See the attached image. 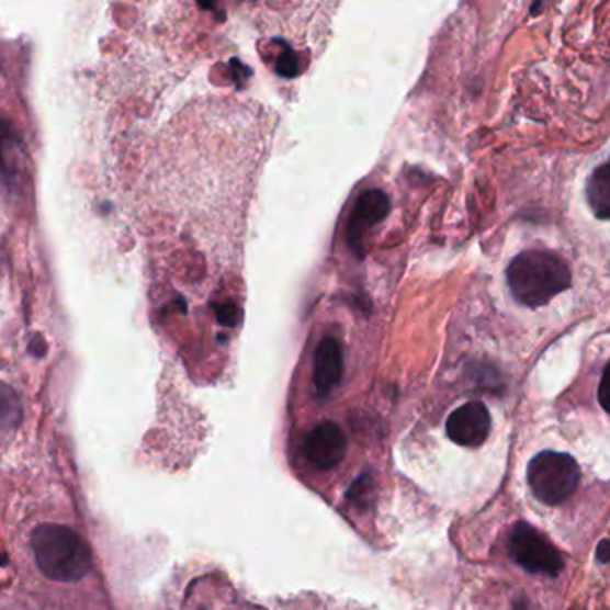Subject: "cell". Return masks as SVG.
Masks as SVG:
<instances>
[{
  "instance_id": "cell-12",
  "label": "cell",
  "mask_w": 610,
  "mask_h": 610,
  "mask_svg": "<svg viewBox=\"0 0 610 610\" xmlns=\"http://www.w3.org/2000/svg\"><path fill=\"white\" fill-rule=\"evenodd\" d=\"M598 398H600L601 407L610 413V363L607 364L606 372L601 375Z\"/></svg>"
},
{
  "instance_id": "cell-2",
  "label": "cell",
  "mask_w": 610,
  "mask_h": 610,
  "mask_svg": "<svg viewBox=\"0 0 610 610\" xmlns=\"http://www.w3.org/2000/svg\"><path fill=\"white\" fill-rule=\"evenodd\" d=\"M31 544L39 569L50 580L77 581L91 572L90 544L76 530L63 524H39Z\"/></svg>"
},
{
  "instance_id": "cell-10",
  "label": "cell",
  "mask_w": 610,
  "mask_h": 610,
  "mask_svg": "<svg viewBox=\"0 0 610 610\" xmlns=\"http://www.w3.org/2000/svg\"><path fill=\"white\" fill-rule=\"evenodd\" d=\"M24 416V407L19 393L0 382V430H13Z\"/></svg>"
},
{
  "instance_id": "cell-9",
  "label": "cell",
  "mask_w": 610,
  "mask_h": 610,
  "mask_svg": "<svg viewBox=\"0 0 610 610\" xmlns=\"http://www.w3.org/2000/svg\"><path fill=\"white\" fill-rule=\"evenodd\" d=\"M587 202L598 218L610 219V159L596 168L586 188Z\"/></svg>"
},
{
  "instance_id": "cell-15",
  "label": "cell",
  "mask_w": 610,
  "mask_h": 610,
  "mask_svg": "<svg viewBox=\"0 0 610 610\" xmlns=\"http://www.w3.org/2000/svg\"><path fill=\"white\" fill-rule=\"evenodd\" d=\"M515 610H529V607H527V601H518V603H516L515 606Z\"/></svg>"
},
{
  "instance_id": "cell-16",
  "label": "cell",
  "mask_w": 610,
  "mask_h": 610,
  "mask_svg": "<svg viewBox=\"0 0 610 610\" xmlns=\"http://www.w3.org/2000/svg\"><path fill=\"white\" fill-rule=\"evenodd\" d=\"M8 564V558H5L4 553L0 552V566H5Z\"/></svg>"
},
{
  "instance_id": "cell-3",
  "label": "cell",
  "mask_w": 610,
  "mask_h": 610,
  "mask_svg": "<svg viewBox=\"0 0 610 610\" xmlns=\"http://www.w3.org/2000/svg\"><path fill=\"white\" fill-rule=\"evenodd\" d=\"M530 492L546 506H558L577 492L580 467L567 453L544 450L527 467Z\"/></svg>"
},
{
  "instance_id": "cell-7",
  "label": "cell",
  "mask_w": 610,
  "mask_h": 610,
  "mask_svg": "<svg viewBox=\"0 0 610 610\" xmlns=\"http://www.w3.org/2000/svg\"><path fill=\"white\" fill-rule=\"evenodd\" d=\"M389 207V196L384 191L368 190L359 195L349 222V241L353 248L361 247L366 230L386 218Z\"/></svg>"
},
{
  "instance_id": "cell-14",
  "label": "cell",
  "mask_w": 610,
  "mask_h": 610,
  "mask_svg": "<svg viewBox=\"0 0 610 610\" xmlns=\"http://www.w3.org/2000/svg\"><path fill=\"white\" fill-rule=\"evenodd\" d=\"M596 558H598L601 564L610 563V539L600 541L598 549H596Z\"/></svg>"
},
{
  "instance_id": "cell-1",
  "label": "cell",
  "mask_w": 610,
  "mask_h": 610,
  "mask_svg": "<svg viewBox=\"0 0 610 610\" xmlns=\"http://www.w3.org/2000/svg\"><path fill=\"white\" fill-rule=\"evenodd\" d=\"M507 284L516 302L541 307L572 286V272L557 253L527 250L510 261Z\"/></svg>"
},
{
  "instance_id": "cell-4",
  "label": "cell",
  "mask_w": 610,
  "mask_h": 610,
  "mask_svg": "<svg viewBox=\"0 0 610 610\" xmlns=\"http://www.w3.org/2000/svg\"><path fill=\"white\" fill-rule=\"evenodd\" d=\"M509 553L518 566L532 575L558 577L564 558L550 539L527 521H518L509 534Z\"/></svg>"
},
{
  "instance_id": "cell-6",
  "label": "cell",
  "mask_w": 610,
  "mask_h": 610,
  "mask_svg": "<svg viewBox=\"0 0 610 610\" xmlns=\"http://www.w3.org/2000/svg\"><path fill=\"white\" fill-rule=\"evenodd\" d=\"M304 453L310 466H315L316 470H332L347 455V436L339 425L324 421L316 425L305 438Z\"/></svg>"
},
{
  "instance_id": "cell-5",
  "label": "cell",
  "mask_w": 610,
  "mask_h": 610,
  "mask_svg": "<svg viewBox=\"0 0 610 610\" xmlns=\"http://www.w3.org/2000/svg\"><path fill=\"white\" fill-rule=\"evenodd\" d=\"M492 432V415L482 402H467L453 410L447 421V434L464 449H478Z\"/></svg>"
},
{
  "instance_id": "cell-13",
  "label": "cell",
  "mask_w": 610,
  "mask_h": 610,
  "mask_svg": "<svg viewBox=\"0 0 610 610\" xmlns=\"http://www.w3.org/2000/svg\"><path fill=\"white\" fill-rule=\"evenodd\" d=\"M30 352L33 353L34 358H45L47 355V341H45L44 336L34 335L33 339L30 341Z\"/></svg>"
},
{
  "instance_id": "cell-11",
  "label": "cell",
  "mask_w": 610,
  "mask_h": 610,
  "mask_svg": "<svg viewBox=\"0 0 610 610\" xmlns=\"http://www.w3.org/2000/svg\"><path fill=\"white\" fill-rule=\"evenodd\" d=\"M19 145L20 139L13 125L8 124L5 120H0V173L4 177H13L15 173L13 161Z\"/></svg>"
},
{
  "instance_id": "cell-8",
  "label": "cell",
  "mask_w": 610,
  "mask_h": 610,
  "mask_svg": "<svg viewBox=\"0 0 610 610\" xmlns=\"http://www.w3.org/2000/svg\"><path fill=\"white\" fill-rule=\"evenodd\" d=\"M344 359L343 349L336 338L321 339L315 353V382L316 393L320 396L329 395L341 379H343Z\"/></svg>"
}]
</instances>
